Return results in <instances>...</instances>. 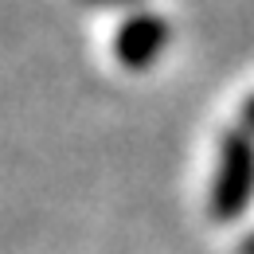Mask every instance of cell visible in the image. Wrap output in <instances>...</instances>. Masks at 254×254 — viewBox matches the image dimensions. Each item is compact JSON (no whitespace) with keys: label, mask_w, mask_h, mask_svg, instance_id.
Masks as SVG:
<instances>
[{"label":"cell","mask_w":254,"mask_h":254,"mask_svg":"<svg viewBox=\"0 0 254 254\" xmlns=\"http://www.w3.org/2000/svg\"><path fill=\"white\" fill-rule=\"evenodd\" d=\"M164 20L157 16H137V20H129L126 32L118 35V55L133 66H145L153 63V55H157L160 47H164Z\"/></svg>","instance_id":"1"}]
</instances>
